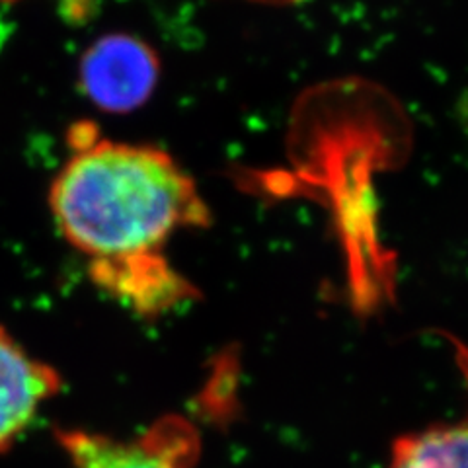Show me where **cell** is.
Wrapping results in <instances>:
<instances>
[{"label":"cell","instance_id":"obj_4","mask_svg":"<svg viewBox=\"0 0 468 468\" xmlns=\"http://www.w3.org/2000/svg\"><path fill=\"white\" fill-rule=\"evenodd\" d=\"M61 390L51 365L29 356L0 326V451L8 449L37 416L39 408Z\"/></svg>","mask_w":468,"mask_h":468},{"label":"cell","instance_id":"obj_3","mask_svg":"<svg viewBox=\"0 0 468 468\" xmlns=\"http://www.w3.org/2000/svg\"><path fill=\"white\" fill-rule=\"evenodd\" d=\"M57 437L72 468H192L199 452L196 430L174 418L131 441L82 430L58 431Z\"/></svg>","mask_w":468,"mask_h":468},{"label":"cell","instance_id":"obj_7","mask_svg":"<svg viewBox=\"0 0 468 468\" xmlns=\"http://www.w3.org/2000/svg\"><path fill=\"white\" fill-rule=\"evenodd\" d=\"M20 0H0V5H14ZM65 16L72 22H82L94 8V0H58Z\"/></svg>","mask_w":468,"mask_h":468},{"label":"cell","instance_id":"obj_2","mask_svg":"<svg viewBox=\"0 0 468 468\" xmlns=\"http://www.w3.org/2000/svg\"><path fill=\"white\" fill-rule=\"evenodd\" d=\"M160 79L158 53L133 34H106L79 61V86L100 112L129 113L143 108Z\"/></svg>","mask_w":468,"mask_h":468},{"label":"cell","instance_id":"obj_6","mask_svg":"<svg viewBox=\"0 0 468 468\" xmlns=\"http://www.w3.org/2000/svg\"><path fill=\"white\" fill-rule=\"evenodd\" d=\"M388 468H468V423L397 439Z\"/></svg>","mask_w":468,"mask_h":468},{"label":"cell","instance_id":"obj_1","mask_svg":"<svg viewBox=\"0 0 468 468\" xmlns=\"http://www.w3.org/2000/svg\"><path fill=\"white\" fill-rule=\"evenodd\" d=\"M49 187L63 240L90 268L160 256L176 232L211 225L199 187L170 153L100 137L79 125Z\"/></svg>","mask_w":468,"mask_h":468},{"label":"cell","instance_id":"obj_8","mask_svg":"<svg viewBox=\"0 0 468 468\" xmlns=\"http://www.w3.org/2000/svg\"><path fill=\"white\" fill-rule=\"evenodd\" d=\"M452 344H455V361L459 365V371L468 388V347H464L463 342H457V340H452Z\"/></svg>","mask_w":468,"mask_h":468},{"label":"cell","instance_id":"obj_5","mask_svg":"<svg viewBox=\"0 0 468 468\" xmlns=\"http://www.w3.org/2000/svg\"><path fill=\"white\" fill-rule=\"evenodd\" d=\"M92 282L139 314H163L196 295L194 287L160 256L90 268Z\"/></svg>","mask_w":468,"mask_h":468}]
</instances>
